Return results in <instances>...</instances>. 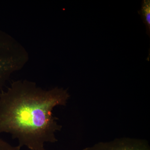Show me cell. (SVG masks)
<instances>
[{"label":"cell","instance_id":"cell-1","mask_svg":"<svg viewBox=\"0 0 150 150\" xmlns=\"http://www.w3.org/2000/svg\"><path fill=\"white\" fill-rule=\"evenodd\" d=\"M69 97L63 88L46 90L30 81L13 82L0 95V134H10L21 147L46 150L45 143L57 142L56 133L62 128L53 110L66 105Z\"/></svg>","mask_w":150,"mask_h":150},{"label":"cell","instance_id":"cell-2","mask_svg":"<svg viewBox=\"0 0 150 150\" xmlns=\"http://www.w3.org/2000/svg\"><path fill=\"white\" fill-rule=\"evenodd\" d=\"M82 150H150V148L149 144L144 140L123 139L100 142Z\"/></svg>","mask_w":150,"mask_h":150},{"label":"cell","instance_id":"cell-4","mask_svg":"<svg viewBox=\"0 0 150 150\" xmlns=\"http://www.w3.org/2000/svg\"><path fill=\"white\" fill-rule=\"evenodd\" d=\"M19 146H14L0 138V150H20Z\"/></svg>","mask_w":150,"mask_h":150},{"label":"cell","instance_id":"cell-3","mask_svg":"<svg viewBox=\"0 0 150 150\" xmlns=\"http://www.w3.org/2000/svg\"><path fill=\"white\" fill-rule=\"evenodd\" d=\"M138 13L141 16L146 30V33L150 36V1L143 0L142 2V7Z\"/></svg>","mask_w":150,"mask_h":150}]
</instances>
